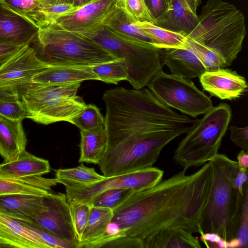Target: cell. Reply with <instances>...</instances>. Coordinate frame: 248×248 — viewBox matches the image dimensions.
I'll use <instances>...</instances> for the list:
<instances>
[{"instance_id": "obj_1", "label": "cell", "mask_w": 248, "mask_h": 248, "mask_svg": "<svg viewBox=\"0 0 248 248\" xmlns=\"http://www.w3.org/2000/svg\"><path fill=\"white\" fill-rule=\"evenodd\" d=\"M102 99L107 142L98 165L105 177L153 167L164 147L198 121L172 110L149 88L110 89Z\"/></svg>"}, {"instance_id": "obj_2", "label": "cell", "mask_w": 248, "mask_h": 248, "mask_svg": "<svg viewBox=\"0 0 248 248\" xmlns=\"http://www.w3.org/2000/svg\"><path fill=\"white\" fill-rule=\"evenodd\" d=\"M183 170L154 187L133 191L112 209L117 235L107 245L124 239L131 248H144V242L170 227L200 234V220L210 189L208 163L187 175Z\"/></svg>"}, {"instance_id": "obj_3", "label": "cell", "mask_w": 248, "mask_h": 248, "mask_svg": "<svg viewBox=\"0 0 248 248\" xmlns=\"http://www.w3.org/2000/svg\"><path fill=\"white\" fill-rule=\"evenodd\" d=\"M211 180L208 196L200 220L202 234L214 233L230 241L236 238L238 191L237 161L217 154L208 162Z\"/></svg>"}, {"instance_id": "obj_4", "label": "cell", "mask_w": 248, "mask_h": 248, "mask_svg": "<svg viewBox=\"0 0 248 248\" xmlns=\"http://www.w3.org/2000/svg\"><path fill=\"white\" fill-rule=\"evenodd\" d=\"M199 22L186 36L216 52L231 66L242 48L246 34L245 16L233 5L208 0L198 16Z\"/></svg>"}, {"instance_id": "obj_5", "label": "cell", "mask_w": 248, "mask_h": 248, "mask_svg": "<svg viewBox=\"0 0 248 248\" xmlns=\"http://www.w3.org/2000/svg\"><path fill=\"white\" fill-rule=\"evenodd\" d=\"M31 44L38 58L52 67H88L117 59L91 38L54 23L39 28Z\"/></svg>"}, {"instance_id": "obj_6", "label": "cell", "mask_w": 248, "mask_h": 248, "mask_svg": "<svg viewBox=\"0 0 248 248\" xmlns=\"http://www.w3.org/2000/svg\"><path fill=\"white\" fill-rule=\"evenodd\" d=\"M80 83L46 84L32 80L12 86L27 112V118L47 125L69 121L87 104L77 95Z\"/></svg>"}, {"instance_id": "obj_7", "label": "cell", "mask_w": 248, "mask_h": 248, "mask_svg": "<svg viewBox=\"0 0 248 248\" xmlns=\"http://www.w3.org/2000/svg\"><path fill=\"white\" fill-rule=\"evenodd\" d=\"M231 118L229 105L213 107L179 143L173 155L175 162L186 170L208 163L218 154Z\"/></svg>"}, {"instance_id": "obj_8", "label": "cell", "mask_w": 248, "mask_h": 248, "mask_svg": "<svg viewBox=\"0 0 248 248\" xmlns=\"http://www.w3.org/2000/svg\"><path fill=\"white\" fill-rule=\"evenodd\" d=\"M85 36L100 44L116 59L125 60L129 74L127 80L134 89L147 86L162 71V50L152 44L125 39L106 26Z\"/></svg>"}, {"instance_id": "obj_9", "label": "cell", "mask_w": 248, "mask_h": 248, "mask_svg": "<svg viewBox=\"0 0 248 248\" xmlns=\"http://www.w3.org/2000/svg\"><path fill=\"white\" fill-rule=\"evenodd\" d=\"M147 86L165 105L192 118L205 114L213 107L210 98L191 80L173 74L161 71Z\"/></svg>"}, {"instance_id": "obj_10", "label": "cell", "mask_w": 248, "mask_h": 248, "mask_svg": "<svg viewBox=\"0 0 248 248\" xmlns=\"http://www.w3.org/2000/svg\"><path fill=\"white\" fill-rule=\"evenodd\" d=\"M163 175V170L152 167L106 177L101 181L87 185L56 179L58 183L65 187V195L69 203H90L95 196L108 189L130 188L137 191L152 188L162 180Z\"/></svg>"}, {"instance_id": "obj_11", "label": "cell", "mask_w": 248, "mask_h": 248, "mask_svg": "<svg viewBox=\"0 0 248 248\" xmlns=\"http://www.w3.org/2000/svg\"><path fill=\"white\" fill-rule=\"evenodd\" d=\"M2 247L76 248L32 224L0 214V248Z\"/></svg>"}, {"instance_id": "obj_12", "label": "cell", "mask_w": 248, "mask_h": 248, "mask_svg": "<svg viewBox=\"0 0 248 248\" xmlns=\"http://www.w3.org/2000/svg\"><path fill=\"white\" fill-rule=\"evenodd\" d=\"M120 6V0H93L52 23L70 32L89 35L105 26Z\"/></svg>"}, {"instance_id": "obj_13", "label": "cell", "mask_w": 248, "mask_h": 248, "mask_svg": "<svg viewBox=\"0 0 248 248\" xmlns=\"http://www.w3.org/2000/svg\"><path fill=\"white\" fill-rule=\"evenodd\" d=\"M31 224L79 248L65 194L50 192L44 196L43 209Z\"/></svg>"}, {"instance_id": "obj_14", "label": "cell", "mask_w": 248, "mask_h": 248, "mask_svg": "<svg viewBox=\"0 0 248 248\" xmlns=\"http://www.w3.org/2000/svg\"><path fill=\"white\" fill-rule=\"evenodd\" d=\"M52 66L41 60L31 45L24 46L0 65V87H7L32 80Z\"/></svg>"}, {"instance_id": "obj_15", "label": "cell", "mask_w": 248, "mask_h": 248, "mask_svg": "<svg viewBox=\"0 0 248 248\" xmlns=\"http://www.w3.org/2000/svg\"><path fill=\"white\" fill-rule=\"evenodd\" d=\"M199 79L203 90L211 96L221 100H232L240 98L248 89L244 77L225 68L205 71Z\"/></svg>"}, {"instance_id": "obj_16", "label": "cell", "mask_w": 248, "mask_h": 248, "mask_svg": "<svg viewBox=\"0 0 248 248\" xmlns=\"http://www.w3.org/2000/svg\"><path fill=\"white\" fill-rule=\"evenodd\" d=\"M38 30L32 21L0 0V43L31 45L35 41Z\"/></svg>"}, {"instance_id": "obj_17", "label": "cell", "mask_w": 248, "mask_h": 248, "mask_svg": "<svg viewBox=\"0 0 248 248\" xmlns=\"http://www.w3.org/2000/svg\"><path fill=\"white\" fill-rule=\"evenodd\" d=\"M44 197L24 194L0 196V214L31 223L43 209Z\"/></svg>"}, {"instance_id": "obj_18", "label": "cell", "mask_w": 248, "mask_h": 248, "mask_svg": "<svg viewBox=\"0 0 248 248\" xmlns=\"http://www.w3.org/2000/svg\"><path fill=\"white\" fill-rule=\"evenodd\" d=\"M162 50L164 65L171 74L191 80L206 71L196 55L187 47Z\"/></svg>"}, {"instance_id": "obj_19", "label": "cell", "mask_w": 248, "mask_h": 248, "mask_svg": "<svg viewBox=\"0 0 248 248\" xmlns=\"http://www.w3.org/2000/svg\"><path fill=\"white\" fill-rule=\"evenodd\" d=\"M58 184L56 178L42 176L14 177L0 172V196L24 194L45 196Z\"/></svg>"}, {"instance_id": "obj_20", "label": "cell", "mask_w": 248, "mask_h": 248, "mask_svg": "<svg viewBox=\"0 0 248 248\" xmlns=\"http://www.w3.org/2000/svg\"><path fill=\"white\" fill-rule=\"evenodd\" d=\"M198 22V16L191 11L185 0H170L168 11L155 20L153 24L187 36Z\"/></svg>"}, {"instance_id": "obj_21", "label": "cell", "mask_w": 248, "mask_h": 248, "mask_svg": "<svg viewBox=\"0 0 248 248\" xmlns=\"http://www.w3.org/2000/svg\"><path fill=\"white\" fill-rule=\"evenodd\" d=\"M22 122L0 115V155L4 161L16 159L26 150L27 139Z\"/></svg>"}, {"instance_id": "obj_22", "label": "cell", "mask_w": 248, "mask_h": 248, "mask_svg": "<svg viewBox=\"0 0 248 248\" xmlns=\"http://www.w3.org/2000/svg\"><path fill=\"white\" fill-rule=\"evenodd\" d=\"M99 78L90 66H54L38 73L32 80L46 84H67Z\"/></svg>"}, {"instance_id": "obj_23", "label": "cell", "mask_w": 248, "mask_h": 248, "mask_svg": "<svg viewBox=\"0 0 248 248\" xmlns=\"http://www.w3.org/2000/svg\"><path fill=\"white\" fill-rule=\"evenodd\" d=\"M47 160L38 157L25 150L16 159L3 161L0 164V172L14 177L42 176L49 172Z\"/></svg>"}, {"instance_id": "obj_24", "label": "cell", "mask_w": 248, "mask_h": 248, "mask_svg": "<svg viewBox=\"0 0 248 248\" xmlns=\"http://www.w3.org/2000/svg\"><path fill=\"white\" fill-rule=\"evenodd\" d=\"M186 229L170 227L146 240L144 248H201L198 238Z\"/></svg>"}, {"instance_id": "obj_25", "label": "cell", "mask_w": 248, "mask_h": 248, "mask_svg": "<svg viewBox=\"0 0 248 248\" xmlns=\"http://www.w3.org/2000/svg\"><path fill=\"white\" fill-rule=\"evenodd\" d=\"M79 163L98 165L106 146L104 126L89 130H80Z\"/></svg>"}, {"instance_id": "obj_26", "label": "cell", "mask_w": 248, "mask_h": 248, "mask_svg": "<svg viewBox=\"0 0 248 248\" xmlns=\"http://www.w3.org/2000/svg\"><path fill=\"white\" fill-rule=\"evenodd\" d=\"M113 217L112 209L92 206L90 217L83 232L79 248H86L105 234Z\"/></svg>"}, {"instance_id": "obj_27", "label": "cell", "mask_w": 248, "mask_h": 248, "mask_svg": "<svg viewBox=\"0 0 248 248\" xmlns=\"http://www.w3.org/2000/svg\"><path fill=\"white\" fill-rule=\"evenodd\" d=\"M105 26L125 39L153 44L143 29L130 19L121 8L109 18Z\"/></svg>"}, {"instance_id": "obj_28", "label": "cell", "mask_w": 248, "mask_h": 248, "mask_svg": "<svg viewBox=\"0 0 248 248\" xmlns=\"http://www.w3.org/2000/svg\"><path fill=\"white\" fill-rule=\"evenodd\" d=\"M146 32L153 45L161 49L185 47L186 36L148 22H136Z\"/></svg>"}, {"instance_id": "obj_29", "label": "cell", "mask_w": 248, "mask_h": 248, "mask_svg": "<svg viewBox=\"0 0 248 248\" xmlns=\"http://www.w3.org/2000/svg\"><path fill=\"white\" fill-rule=\"evenodd\" d=\"M79 7L73 3L40 4L26 15L39 28L46 27L61 16L71 13Z\"/></svg>"}, {"instance_id": "obj_30", "label": "cell", "mask_w": 248, "mask_h": 248, "mask_svg": "<svg viewBox=\"0 0 248 248\" xmlns=\"http://www.w3.org/2000/svg\"><path fill=\"white\" fill-rule=\"evenodd\" d=\"M90 67L99 80L108 83L117 84L120 81L127 80L128 78V66L124 59H117Z\"/></svg>"}, {"instance_id": "obj_31", "label": "cell", "mask_w": 248, "mask_h": 248, "mask_svg": "<svg viewBox=\"0 0 248 248\" xmlns=\"http://www.w3.org/2000/svg\"><path fill=\"white\" fill-rule=\"evenodd\" d=\"M56 178L80 185H90L104 179L103 175L98 174L93 168L81 164L75 168L60 169L55 170Z\"/></svg>"}, {"instance_id": "obj_32", "label": "cell", "mask_w": 248, "mask_h": 248, "mask_svg": "<svg viewBox=\"0 0 248 248\" xmlns=\"http://www.w3.org/2000/svg\"><path fill=\"white\" fill-rule=\"evenodd\" d=\"M185 46L190 48L199 58L206 71L227 67L222 58L209 48L186 37Z\"/></svg>"}, {"instance_id": "obj_33", "label": "cell", "mask_w": 248, "mask_h": 248, "mask_svg": "<svg viewBox=\"0 0 248 248\" xmlns=\"http://www.w3.org/2000/svg\"><path fill=\"white\" fill-rule=\"evenodd\" d=\"M236 238L241 248L248 247V188L243 194L238 192L236 216Z\"/></svg>"}, {"instance_id": "obj_34", "label": "cell", "mask_w": 248, "mask_h": 248, "mask_svg": "<svg viewBox=\"0 0 248 248\" xmlns=\"http://www.w3.org/2000/svg\"><path fill=\"white\" fill-rule=\"evenodd\" d=\"M105 118L99 108L93 104L86 105L84 108L69 121L80 130H89L103 126Z\"/></svg>"}, {"instance_id": "obj_35", "label": "cell", "mask_w": 248, "mask_h": 248, "mask_svg": "<svg viewBox=\"0 0 248 248\" xmlns=\"http://www.w3.org/2000/svg\"><path fill=\"white\" fill-rule=\"evenodd\" d=\"M134 190L116 188L105 190L95 196L90 202L92 206L114 209L126 198Z\"/></svg>"}, {"instance_id": "obj_36", "label": "cell", "mask_w": 248, "mask_h": 248, "mask_svg": "<svg viewBox=\"0 0 248 248\" xmlns=\"http://www.w3.org/2000/svg\"><path fill=\"white\" fill-rule=\"evenodd\" d=\"M69 208L73 228L79 242L87 224L92 205L89 202H70Z\"/></svg>"}, {"instance_id": "obj_37", "label": "cell", "mask_w": 248, "mask_h": 248, "mask_svg": "<svg viewBox=\"0 0 248 248\" xmlns=\"http://www.w3.org/2000/svg\"><path fill=\"white\" fill-rule=\"evenodd\" d=\"M120 8L133 21L154 23L144 0H120Z\"/></svg>"}, {"instance_id": "obj_38", "label": "cell", "mask_w": 248, "mask_h": 248, "mask_svg": "<svg viewBox=\"0 0 248 248\" xmlns=\"http://www.w3.org/2000/svg\"><path fill=\"white\" fill-rule=\"evenodd\" d=\"M0 115L13 120L27 118L26 110L18 98L0 100Z\"/></svg>"}, {"instance_id": "obj_39", "label": "cell", "mask_w": 248, "mask_h": 248, "mask_svg": "<svg viewBox=\"0 0 248 248\" xmlns=\"http://www.w3.org/2000/svg\"><path fill=\"white\" fill-rule=\"evenodd\" d=\"M202 242L207 248H239V243L236 238L227 241L218 234L214 233H205L200 234Z\"/></svg>"}, {"instance_id": "obj_40", "label": "cell", "mask_w": 248, "mask_h": 248, "mask_svg": "<svg viewBox=\"0 0 248 248\" xmlns=\"http://www.w3.org/2000/svg\"><path fill=\"white\" fill-rule=\"evenodd\" d=\"M11 9L23 16L37 7L39 0H2Z\"/></svg>"}, {"instance_id": "obj_41", "label": "cell", "mask_w": 248, "mask_h": 248, "mask_svg": "<svg viewBox=\"0 0 248 248\" xmlns=\"http://www.w3.org/2000/svg\"><path fill=\"white\" fill-rule=\"evenodd\" d=\"M228 129L231 140L242 150L248 152V126L239 127L231 125Z\"/></svg>"}, {"instance_id": "obj_42", "label": "cell", "mask_w": 248, "mask_h": 248, "mask_svg": "<svg viewBox=\"0 0 248 248\" xmlns=\"http://www.w3.org/2000/svg\"><path fill=\"white\" fill-rule=\"evenodd\" d=\"M154 21L159 17L169 7L170 0H144Z\"/></svg>"}, {"instance_id": "obj_43", "label": "cell", "mask_w": 248, "mask_h": 248, "mask_svg": "<svg viewBox=\"0 0 248 248\" xmlns=\"http://www.w3.org/2000/svg\"><path fill=\"white\" fill-rule=\"evenodd\" d=\"M24 46L25 45L0 43V64L9 59Z\"/></svg>"}, {"instance_id": "obj_44", "label": "cell", "mask_w": 248, "mask_h": 248, "mask_svg": "<svg viewBox=\"0 0 248 248\" xmlns=\"http://www.w3.org/2000/svg\"><path fill=\"white\" fill-rule=\"evenodd\" d=\"M235 186L237 191L241 194H243L248 188V170L239 169L235 180Z\"/></svg>"}, {"instance_id": "obj_45", "label": "cell", "mask_w": 248, "mask_h": 248, "mask_svg": "<svg viewBox=\"0 0 248 248\" xmlns=\"http://www.w3.org/2000/svg\"><path fill=\"white\" fill-rule=\"evenodd\" d=\"M18 98L12 87H0V100Z\"/></svg>"}, {"instance_id": "obj_46", "label": "cell", "mask_w": 248, "mask_h": 248, "mask_svg": "<svg viewBox=\"0 0 248 248\" xmlns=\"http://www.w3.org/2000/svg\"><path fill=\"white\" fill-rule=\"evenodd\" d=\"M237 163L239 169L248 170V152L242 150L237 156Z\"/></svg>"}, {"instance_id": "obj_47", "label": "cell", "mask_w": 248, "mask_h": 248, "mask_svg": "<svg viewBox=\"0 0 248 248\" xmlns=\"http://www.w3.org/2000/svg\"><path fill=\"white\" fill-rule=\"evenodd\" d=\"M191 11L196 14L197 8L200 5L201 0H185Z\"/></svg>"}, {"instance_id": "obj_48", "label": "cell", "mask_w": 248, "mask_h": 248, "mask_svg": "<svg viewBox=\"0 0 248 248\" xmlns=\"http://www.w3.org/2000/svg\"><path fill=\"white\" fill-rule=\"evenodd\" d=\"M41 3L57 4L62 3H72L73 0H39Z\"/></svg>"}, {"instance_id": "obj_49", "label": "cell", "mask_w": 248, "mask_h": 248, "mask_svg": "<svg viewBox=\"0 0 248 248\" xmlns=\"http://www.w3.org/2000/svg\"><path fill=\"white\" fill-rule=\"evenodd\" d=\"M93 0H73L72 3L77 7H81Z\"/></svg>"}]
</instances>
